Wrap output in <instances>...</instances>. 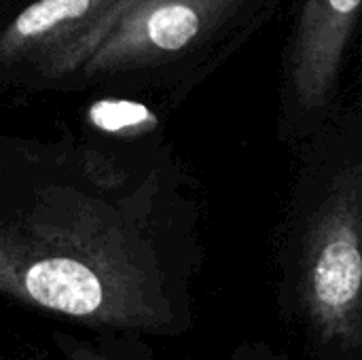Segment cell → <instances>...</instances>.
<instances>
[{
    "mask_svg": "<svg viewBox=\"0 0 362 360\" xmlns=\"http://www.w3.org/2000/svg\"><path fill=\"white\" fill-rule=\"evenodd\" d=\"M280 2L138 0L87 62L76 89L155 91L176 106L263 32Z\"/></svg>",
    "mask_w": 362,
    "mask_h": 360,
    "instance_id": "3",
    "label": "cell"
},
{
    "mask_svg": "<svg viewBox=\"0 0 362 360\" xmlns=\"http://www.w3.org/2000/svg\"><path fill=\"white\" fill-rule=\"evenodd\" d=\"M362 0H295L286 25L278 127L288 144L314 132L341 102V79Z\"/></svg>",
    "mask_w": 362,
    "mask_h": 360,
    "instance_id": "5",
    "label": "cell"
},
{
    "mask_svg": "<svg viewBox=\"0 0 362 360\" xmlns=\"http://www.w3.org/2000/svg\"><path fill=\"white\" fill-rule=\"evenodd\" d=\"M136 2H28L0 25V89L74 91L87 62Z\"/></svg>",
    "mask_w": 362,
    "mask_h": 360,
    "instance_id": "4",
    "label": "cell"
},
{
    "mask_svg": "<svg viewBox=\"0 0 362 360\" xmlns=\"http://www.w3.org/2000/svg\"><path fill=\"white\" fill-rule=\"evenodd\" d=\"M202 208L159 121L0 134V297L89 331L193 327Z\"/></svg>",
    "mask_w": 362,
    "mask_h": 360,
    "instance_id": "1",
    "label": "cell"
},
{
    "mask_svg": "<svg viewBox=\"0 0 362 360\" xmlns=\"http://www.w3.org/2000/svg\"><path fill=\"white\" fill-rule=\"evenodd\" d=\"M276 229L280 318L303 360H362V106L337 108L293 142Z\"/></svg>",
    "mask_w": 362,
    "mask_h": 360,
    "instance_id": "2",
    "label": "cell"
},
{
    "mask_svg": "<svg viewBox=\"0 0 362 360\" xmlns=\"http://www.w3.org/2000/svg\"><path fill=\"white\" fill-rule=\"evenodd\" d=\"M233 360H284L276 356L267 346H244Z\"/></svg>",
    "mask_w": 362,
    "mask_h": 360,
    "instance_id": "7",
    "label": "cell"
},
{
    "mask_svg": "<svg viewBox=\"0 0 362 360\" xmlns=\"http://www.w3.org/2000/svg\"><path fill=\"white\" fill-rule=\"evenodd\" d=\"M13 360H155L146 337L117 331H89L85 335L53 331L42 346H25Z\"/></svg>",
    "mask_w": 362,
    "mask_h": 360,
    "instance_id": "6",
    "label": "cell"
}]
</instances>
